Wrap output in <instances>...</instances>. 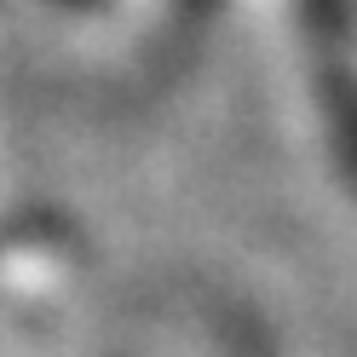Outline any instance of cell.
Returning a JSON list of instances; mask_svg holds the SVG:
<instances>
[{
  "instance_id": "obj_1",
  "label": "cell",
  "mask_w": 357,
  "mask_h": 357,
  "mask_svg": "<svg viewBox=\"0 0 357 357\" xmlns=\"http://www.w3.org/2000/svg\"><path fill=\"white\" fill-rule=\"evenodd\" d=\"M305 63L328 144L357 185V0H305Z\"/></svg>"
},
{
  "instance_id": "obj_2",
  "label": "cell",
  "mask_w": 357,
  "mask_h": 357,
  "mask_svg": "<svg viewBox=\"0 0 357 357\" xmlns=\"http://www.w3.org/2000/svg\"><path fill=\"white\" fill-rule=\"evenodd\" d=\"M116 357H277V346L248 311H231L225 300H196L150 311Z\"/></svg>"
}]
</instances>
